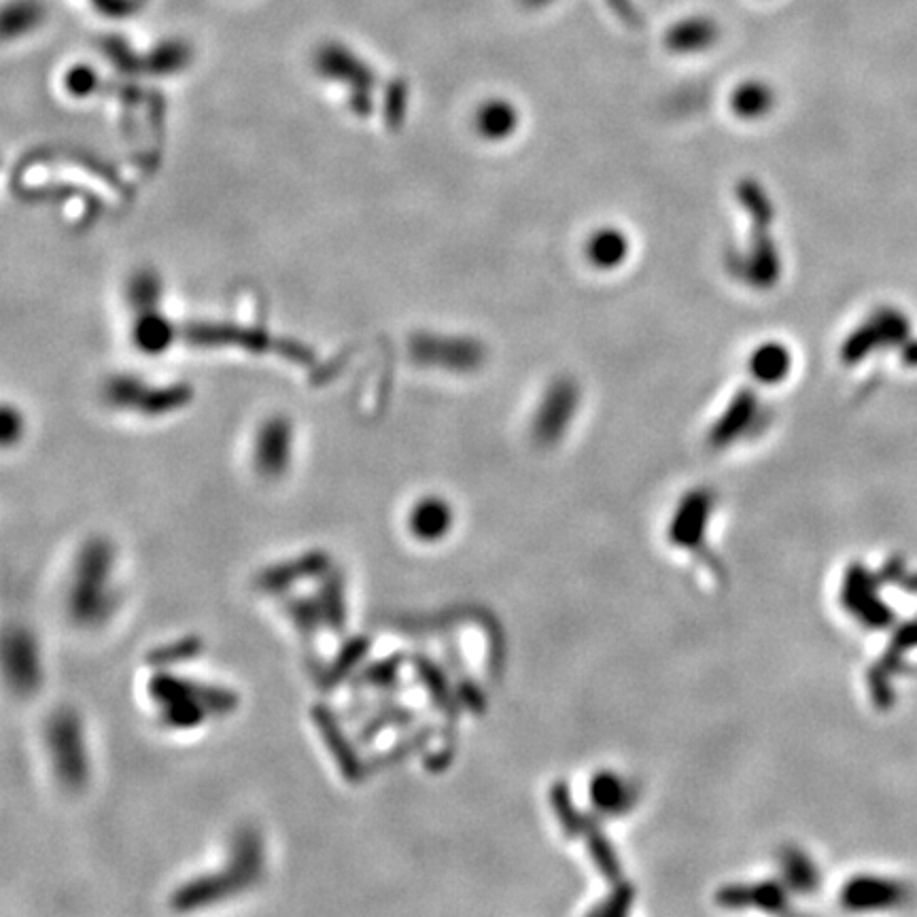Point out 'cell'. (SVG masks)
I'll use <instances>...</instances> for the list:
<instances>
[{
    "instance_id": "obj_1",
    "label": "cell",
    "mask_w": 917,
    "mask_h": 917,
    "mask_svg": "<svg viewBox=\"0 0 917 917\" xmlns=\"http://www.w3.org/2000/svg\"><path fill=\"white\" fill-rule=\"evenodd\" d=\"M115 548L105 538L81 546L66 591V614L83 629H98L111 620L119 595L115 586Z\"/></svg>"
},
{
    "instance_id": "obj_2",
    "label": "cell",
    "mask_w": 917,
    "mask_h": 917,
    "mask_svg": "<svg viewBox=\"0 0 917 917\" xmlns=\"http://www.w3.org/2000/svg\"><path fill=\"white\" fill-rule=\"evenodd\" d=\"M47 748L60 784L79 790L90 777V754L81 718L73 709H62L47 724Z\"/></svg>"
},
{
    "instance_id": "obj_3",
    "label": "cell",
    "mask_w": 917,
    "mask_h": 917,
    "mask_svg": "<svg viewBox=\"0 0 917 917\" xmlns=\"http://www.w3.org/2000/svg\"><path fill=\"white\" fill-rule=\"evenodd\" d=\"M455 523V512L446 499L427 495L414 504L406 518V529L417 542L436 544L451 533Z\"/></svg>"
},
{
    "instance_id": "obj_4",
    "label": "cell",
    "mask_w": 917,
    "mask_h": 917,
    "mask_svg": "<svg viewBox=\"0 0 917 917\" xmlns=\"http://www.w3.org/2000/svg\"><path fill=\"white\" fill-rule=\"evenodd\" d=\"M5 667L9 682L22 692L37 688L41 682V659L37 644L24 631H15L5 642Z\"/></svg>"
},
{
    "instance_id": "obj_5",
    "label": "cell",
    "mask_w": 917,
    "mask_h": 917,
    "mask_svg": "<svg viewBox=\"0 0 917 917\" xmlns=\"http://www.w3.org/2000/svg\"><path fill=\"white\" fill-rule=\"evenodd\" d=\"M255 465L262 476L276 478L281 476L291 457V429L285 421L274 419L264 425L257 436L255 448Z\"/></svg>"
},
{
    "instance_id": "obj_6",
    "label": "cell",
    "mask_w": 917,
    "mask_h": 917,
    "mask_svg": "<svg viewBox=\"0 0 917 917\" xmlns=\"http://www.w3.org/2000/svg\"><path fill=\"white\" fill-rule=\"evenodd\" d=\"M629 240L616 228H605L591 236L586 255L597 268H616L627 259Z\"/></svg>"
},
{
    "instance_id": "obj_7",
    "label": "cell",
    "mask_w": 917,
    "mask_h": 917,
    "mask_svg": "<svg viewBox=\"0 0 917 917\" xmlns=\"http://www.w3.org/2000/svg\"><path fill=\"white\" fill-rule=\"evenodd\" d=\"M790 366H792V357H790L788 349L782 344H775V342L760 346V349L752 357V363H750L754 376L760 380V383H765V385L782 383V380L790 372Z\"/></svg>"
},
{
    "instance_id": "obj_8",
    "label": "cell",
    "mask_w": 917,
    "mask_h": 917,
    "mask_svg": "<svg viewBox=\"0 0 917 917\" xmlns=\"http://www.w3.org/2000/svg\"><path fill=\"white\" fill-rule=\"evenodd\" d=\"M478 132L487 138H506L518 126V115L512 105L504 100H491L478 111Z\"/></svg>"
},
{
    "instance_id": "obj_9",
    "label": "cell",
    "mask_w": 917,
    "mask_h": 917,
    "mask_svg": "<svg viewBox=\"0 0 917 917\" xmlns=\"http://www.w3.org/2000/svg\"><path fill=\"white\" fill-rule=\"evenodd\" d=\"M773 107V92L763 83H743L733 94V109L748 119L763 117Z\"/></svg>"
},
{
    "instance_id": "obj_10",
    "label": "cell",
    "mask_w": 917,
    "mask_h": 917,
    "mask_svg": "<svg viewBox=\"0 0 917 917\" xmlns=\"http://www.w3.org/2000/svg\"><path fill=\"white\" fill-rule=\"evenodd\" d=\"M136 340L141 342V346L147 351H162L170 340L168 325L158 317H147L141 321V327H138Z\"/></svg>"
},
{
    "instance_id": "obj_11",
    "label": "cell",
    "mask_w": 917,
    "mask_h": 917,
    "mask_svg": "<svg viewBox=\"0 0 917 917\" xmlns=\"http://www.w3.org/2000/svg\"><path fill=\"white\" fill-rule=\"evenodd\" d=\"M96 3L102 7V9H117L119 13H124L126 9L134 7V0H96Z\"/></svg>"
}]
</instances>
